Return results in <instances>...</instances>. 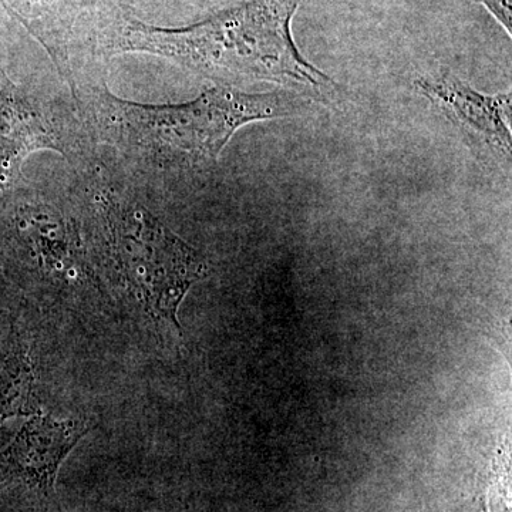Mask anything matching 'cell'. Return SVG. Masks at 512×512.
Here are the masks:
<instances>
[{"instance_id": "cell-1", "label": "cell", "mask_w": 512, "mask_h": 512, "mask_svg": "<svg viewBox=\"0 0 512 512\" xmlns=\"http://www.w3.org/2000/svg\"><path fill=\"white\" fill-rule=\"evenodd\" d=\"M301 2L251 0L184 29L127 19L111 47L168 57L214 79L276 83L323 103L338 100L339 84L303 59L293 42L292 19Z\"/></svg>"}, {"instance_id": "cell-2", "label": "cell", "mask_w": 512, "mask_h": 512, "mask_svg": "<svg viewBox=\"0 0 512 512\" xmlns=\"http://www.w3.org/2000/svg\"><path fill=\"white\" fill-rule=\"evenodd\" d=\"M87 119L104 143L157 170L217 161L232 136L252 121L279 119L295 110L288 94H248L217 86L180 104H140L109 90H84Z\"/></svg>"}, {"instance_id": "cell-3", "label": "cell", "mask_w": 512, "mask_h": 512, "mask_svg": "<svg viewBox=\"0 0 512 512\" xmlns=\"http://www.w3.org/2000/svg\"><path fill=\"white\" fill-rule=\"evenodd\" d=\"M97 214L107 258L128 295L154 322L181 332L178 309L210 275L207 259L140 204L103 194Z\"/></svg>"}, {"instance_id": "cell-4", "label": "cell", "mask_w": 512, "mask_h": 512, "mask_svg": "<svg viewBox=\"0 0 512 512\" xmlns=\"http://www.w3.org/2000/svg\"><path fill=\"white\" fill-rule=\"evenodd\" d=\"M86 434L82 421L33 414L0 450V512H63L57 474Z\"/></svg>"}, {"instance_id": "cell-5", "label": "cell", "mask_w": 512, "mask_h": 512, "mask_svg": "<svg viewBox=\"0 0 512 512\" xmlns=\"http://www.w3.org/2000/svg\"><path fill=\"white\" fill-rule=\"evenodd\" d=\"M414 87L457 128L478 154L510 170V93L487 96L471 89L447 70L417 77Z\"/></svg>"}, {"instance_id": "cell-6", "label": "cell", "mask_w": 512, "mask_h": 512, "mask_svg": "<svg viewBox=\"0 0 512 512\" xmlns=\"http://www.w3.org/2000/svg\"><path fill=\"white\" fill-rule=\"evenodd\" d=\"M30 258L46 278L73 282L83 278L87 268L82 245L69 221L50 207L32 208L20 221Z\"/></svg>"}, {"instance_id": "cell-7", "label": "cell", "mask_w": 512, "mask_h": 512, "mask_svg": "<svg viewBox=\"0 0 512 512\" xmlns=\"http://www.w3.org/2000/svg\"><path fill=\"white\" fill-rule=\"evenodd\" d=\"M35 370L28 345L12 329L0 349V424L13 417L36 414Z\"/></svg>"}, {"instance_id": "cell-8", "label": "cell", "mask_w": 512, "mask_h": 512, "mask_svg": "<svg viewBox=\"0 0 512 512\" xmlns=\"http://www.w3.org/2000/svg\"><path fill=\"white\" fill-rule=\"evenodd\" d=\"M483 5L508 33L512 32L511 0H476Z\"/></svg>"}]
</instances>
